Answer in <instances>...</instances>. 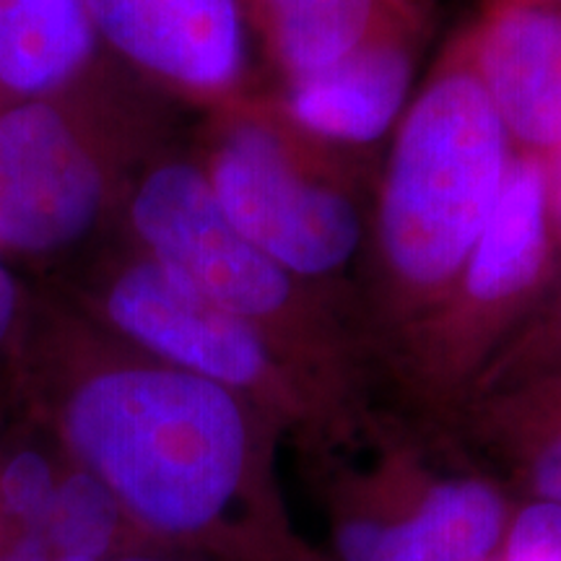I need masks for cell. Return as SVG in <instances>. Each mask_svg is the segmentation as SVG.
<instances>
[{"label":"cell","mask_w":561,"mask_h":561,"mask_svg":"<svg viewBox=\"0 0 561 561\" xmlns=\"http://www.w3.org/2000/svg\"><path fill=\"white\" fill-rule=\"evenodd\" d=\"M62 458L164 541H208L252 468L250 401L149 356L79 359L53 385Z\"/></svg>","instance_id":"obj_1"},{"label":"cell","mask_w":561,"mask_h":561,"mask_svg":"<svg viewBox=\"0 0 561 561\" xmlns=\"http://www.w3.org/2000/svg\"><path fill=\"white\" fill-rule=\"evenodd\" d=\"M512 159L458 39L392 130L369 221L375 289L396 318L416 322L453 289L500 203Z\"/></svg>","instance_id":"obj_2"},{"label":"cell","mask_w":561,"mask_h":561,"mask_svg":"<svg viewBox=\"0 0 561 561\" xmlns=\"http://www.w3.org/2000/svg\"><path fill=\"white\" fill-rule=\"evenodd\" d=\"M227 110L201 164L221 210L294 278L331 289L369 242L359 193L273 107Z\"/></svg>","instance_id":"obj_3"},{"label":"cell","mask_w":561,"mask_h":561,"mask_svg":"<svg viewBox=\"0 0 561 561\" xmlns=\"http://www.w3.org/2000/svg\"><path fill=\"white\" fill-rule=\"evenodd\" d=\"M138 252L255 325L284 356H320L335 335L331 305L257 250L224 214L206 172L187 159L151 164L128 193Z\"/></svg>","instance_id":"obj_4"},{"label":"cell","mask_w":561,"mask_h":561,"mask_svg":"<svg viewBox=\"0 0 561 561\" xmlns=\"http://www.w3.org/2000/svg\"><path fill=\"white\" fill-rule=\"evenodd\" d=\"M100 310L110 331L149 359L221 385L244 401H291L286 356L255 325L214 305L144 252L110 273Z\"/></svg>","instance_id":"obj_5"},{"label":"cell","mask_w":561,"mask_h":561,"mask_svg":"<svg viewBox=\"0 0 561 561\" xmlns=\"http://www.w3.org/2000/svg\"><path fill=\"white\" fill-rule=\"evenodd\" d=\"M112 174L100 146L55 100L0 110V255H58L100 227Z\"/></svg>","instance_id":"obj_6"},{"label":"cell","mask_w":561,"mask_h":561,"mask_svg":"<svg viewBox=\"0 0 561 561\" xmlns=\"http://www.w3.org/2000/svg\"><path fill=\"white\" fill-rule=\"evenodd\" d=\"M561 271V252L551 224L549 172L541 157L515 153L494 214L476 242L453 289L416 320L462 356V346L483 341L520 318L543 297Z\"/></svg>","instance_id":"obj_7"},{"label":"cell","mask_w":561,"mask_h":561,"mask_svg":"<svg viewBox=\"0 0 561 561\" xmlns=\"http://www.w3.org/2000/svg\"><path fill=\"white\" fill-rule=\"evenodd\" d=\"M96 39L161 87L210 104H240L250 76L242 0H83Z\"/></svg>","instance_id":"obj_8"},{"label":"cell","mask_w":561,"mask_h":561,"mask_svg":"<svg viewBox=\"0 0 561 561\" xmlns=\"http://www.w3.org/2000/svg\"><path fill=\"white\" fill-rule=\"evenodd\" d=\"M460 45L515 153H559L561 9L489 0Z\"/></svg>","instance_id":"obj_9"},{"label":"cell","mask_w":561,"mask_h":561,"mask_svg":"<svg viewBox=\"0 0 561 561\" xmlns=\"http://www.w3.org/2000/svg\"><path fill=\"white\" fill-rule=\"evenodd\" d=\"M424 30L371 39L318 73L284 81L273 110L320 149H364L392 136L416 94L419 42Z\"/></svg>","instance_id":"obj_10"},{"label":"cell","mask_w":561,"mask_h":561,"mask_svg":"<svg viewBox=\"0 0 561 561\" xmlns=\"http://www.w3.org/2000/svg\"><path fill=\"white\" fill-rule=\"evenodd\" d=\"M504 504L479 479L432 486L405 520L348 523L339 530L343 561H486L502 541Z\"/></svg>","instance_id":"obj_11"},{"label":"cell","mask_w":561,"mask_h":561,"mask_svg":"<svg viewBox=\"0 0 561 561\" xmlns=\"http://www.w3.org/2000/svg\"><path fill=\"white\" fill-rule=\"evenodd\" d=\"M284 81L318 73L385 34L424 30L426 0H242Z\"/></svg>","instance_id":"obj_12"},{"label":"cell","mask_w":561,"mask_h":561,"mask_svg":"<svg viewBox=\"0 0 561 561\" xmlns=\"http://www.w3.org/2000/svg\"><path fill=\"white\" fill-rule=\"evenodd\" d=\"M83 0H0V87L19 100H55L100 53Z\"/></svg>","instance_id":"obj_13"},{"label":"cell","mask_w":561,"mask_h":561,"mask_svg":"<svg viewBox=\"0 0 561 561\" xmlns=\"http://www.w3.org/2000/svg\"><path fill=\"white\" fill-rule=\"evenodd\" d=\"M125 512L94 476L66 460L58 491L42 520L37 538L55 557L68 561H115L121 549Z\"/></svg>","instance_id":"obj_14"},{"label":"cell","mask_w":561,"mask_h":561,"mask_svg":"<svg viewBox=\"0 0 561 561\" xmlns=\"http://www.w3.org/2000/svg\"><path fill=\"white\" fill-rule=\"evenodd\" d=\"M66 458L55 460L39 447H16L0 458V551L21 538L37 536L55 491H58Z\"/></svg>","instance_id":"obj_15"},{"label":"cell","mask_w":561,"mask_h":561,"mask_svg":"<svg viewBox=\"0 0 561 561\" xmlns=\"http://www.w3.org/2000/svg\"><path fill=\"white\" fill-rule=\"evenodd\" d=\"M504 561H561V504L525 507L510 530Z\"/></svg>","instance_id":"obj_16"},{"label":"cell","mask_w":561,"mask_h":561,"mask_svg":"<svg viewBox=\"0 0 561 561\" xmlns=\"http://www.w3.org/2000/svg\"><path fill=\"white\" fill-rule=\"evenodd\" d=\"M533 483L543 502L561 504V430L543 442L533 460Z\"/></svg>","instance_id":"obj_17"},{"label":"cell","mask_w":561,"mask_h":561,"mask_svg":"<svg viewBox=\"0 0 561 561\" xmlns=\"http://www.w3.org/2000/svg\"><path fill=\"white\" fill-rule=\"evenodd\" d=\"M21 320V289L13 271L0 255V348L9 343L19 331Z\"/></svg>","instance_id":"obj_18"},{"label":"cell","mask_w":561,"mask_h":561,"mask_svg":"<svg viewBox=\"0 0 561 561\" xmlns=\"http://www.w3.org/2000/svg\"><path fill=\"white\" fill-rule=\"evenodd\" d=\"M0 561H68V559L55 557V553L47 549L37 536H30V538H21V541L9 546V549L0 551Z\"/></svg>","instance_id":"obj_19"},{"label":"cell","mask_w":561,"mask_h":561,"mask_svg":"<svg viewBox=\"0 0 561 561\" xmlns=\"http://www.w3.org/2000/svg\"><path fill=\"white\" fill-rule=\"evenodd\" d=\"M546 172H549V206H551V224L557 244L561 252V151L546 159Z\"/></svg>","instance_id":"obj_20"},{"label":"cell","mask_w":561,"mask_h":561,"mask_svg":"<svg viewBox=\"0 0 561 561\" xmlns=\"http://www.w3.org/2000/svg\"><path fill=\"white\" fill-rule=\"evenodd\" d=\"M115 561H170L164 557H151V553H125V557L115 559Z\"/></svg>","instance_id":"obj_21"},{"label":"cell","mask_w":561,"mask_h":561,"mask_svg":"<svg viewBox=\"0 0 561 561\" xmlns=\"http://www.w3.org/2000/svg\"><path fill=\"white\" fill-rule=\"evenodd\" d=\"M551 289H559V297H557V325H559V331H561V271H559L557 280H553V284H551Z\"/></svg>","instance_id":"obj_22"},{"label":"cell","mask_w":561,"mask_h":561,"mask_svg":"<svg viewBox=\"0 0 561 561\" xmlns=\"http://www.w3.org/2000/svg\"><path fill=\"white\" fill-rule=\"evenodd\" d=\"M517 3H543V5H553V9H561V0H517Z\"/></svg>","instance_id":"obj_23"}]
</instances>
